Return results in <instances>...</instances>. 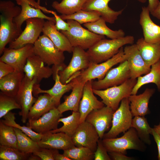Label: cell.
<instances>
[{
  "instance_id": "cell-15",
  "label": "cell",
  "mask_w": 160,
  "mask_h": 160,
  "mask_svg": "<svg viewBox=\"0 0 160 160\" xmlns=\"http://www.w3.org/2000/svg\"><path fill=\"white\" fill-rule=\"evenodd\" d=\"M131 73V78L137 79L149 72L151 67L147 65L143 58L136 44L127 46L124 48Z\"/></svg>"
},
{
  "instance_id": "cell-24",
  "label": "cell",
  "mask_w": 160,
  "mask_h": 160,
  "mask_svg": "<svg viewBox=\"0 0 160 160\" xmlns=\"http://www.w3.org/2000/svg\"><path fill=\"white\" fill-rule=\"evenodd\" d=\"M111 0H88L83 6L82 9L97 12L106 22L113 24L121 14L124 9L118 11L112 9L108 5Z\"/></svg>"
},
{
  "instance_id": "cell-7",
  "label": "cell",
  "mask_w": 160,
  "mask_h": 160,
  "mask_svg": "<svg viewBox=\"0 0 160 160\" xmlns=\"http://www.w3.org/2000/svg\"><path fill=\"white\" fill-rule=\"evenodd\" d=\"M69 25L68 31H61L67 38L73 47H79L88 49L105 36L95 33L83 27L81 24L72 20H67Z\"/></svg>"
},
{
  "instance_id": "cell-32",
  "label": "cell",
  "mask_w": 160,
  "mask_h": 160,
  "mask_svg": "<svg viewBox=\"0 0 160 160\" xmlns=\"http://www.w3.org/2000/svg\"><path fill=\"white\" fill-rule=\"evenodd\" d=\"M151 83L155 84L158 91L160 92V60L151 66L148 73L137 78V83L133 89L131 95L137 94L141 87Z\"/></svg>"
},
{
  "instance_id": "cell-44",
  "label": "cell",
  "mask_w": 160,
  "mask_h": 160,
  "mask_svg": "<svg viewBox=\"0 0 160 160\" xmlns=\"http://www.w3.org/2000/svg\"><path fill=\"white\" fill-rule=\"evenodd\" d=\"M58 150L41 148L33 153L38 156L42 160H54V155Z\"/></svg>"
},
{
  "instance_id": "cell-5",
  "label": "cell",
  "mask_w": 160,
  "mask_h": 160,
  "mask_svg": "<svg viewBox=\"0 0 160 160\" xmlns=\"http://www.w3.org/2000/svg\"><path fill=\"white\" fill-rule=\"evenodd\" d=\"M34 54L38 56L48 66L64 68V52L57 48L50 39L43 34L33 44Z\"/></svg>"
},
{
  "instance_id": "cell-21",
  "label": "cell",
  "mask_w": 160,
  "mask_h": 160,
  "mask_svg": "<svg viewBox=\"0 0 160 160\" xmlns=\"http://www.w3.org/2000/svg\"><path fill=\"white\" fill-rule=\"evenodd\" d=\"M38 143L41 148L63 151L75 146L71 137L63 132L53 133L49 132L42 134Z\"/></svg>"
},
{
  "instance_id": "cell-43",
  "label": "cell",
  "mask_w": 160,
  "mask_h": 160,
  "mask_svg": "<svg viewBox=\"0 0 160 160\" xmlns=\"http://www.w3.org/2000/svg\"><path fill=\"white\" fill-rule=\"evenodd\" d=\"M94 160H111L108 152L103 145L102 139L97 142V148L94 152Z\"/></svg>"
},
{
  "instance_id": "cell-13",
  "label": "cell",
  "mask_w": 160,
  "mask_h": 160,
  "mask_svg": "<svg viewBox=\"0 0 160 160\" xmlns=\"http://www.w3.org/2000/svg\"><path fill=\"white\" fill-rule=\"evenodd\" d=\"M33 54V44H28L16 49L6 47L0 60L10 65L15 71L23 72L27 59Z\"/></svg>"
},
{
  "instance_id": "cell-8",
  "label": "cell",
  "mask_w": 160,
  "mask_h": 160,
  "mask_svg": "<svg viewBox=\"0 0 160 160\" xmlns=\"http://www.w3.org/2000/svg\"><path fill=\"white\" fill-rule=\"evenodd\" d=\"M133 116L130 108L128 97L124 98L113 116L110 129L104 135L103 138L116 137L120 134L125 133L131 127Z\"/></svg>"
},
{
  "instance_id": "cell-23",
  "label": "cell",
  "mask_w": 160,
  "mask_h": 160,
  "mask_svg": "<svg viewBox=\"0 0 160 160\" xmlns=\"http://www.w3.org/2000/svg\"><path fill=\"white\" fill-rule=\"evenodd\" d=\"M150 13L147 7H143L140 15L139 23L143 30L145 41L150 43H156L160 42V26L153 22Z\"/></svg>"
},
{
  "instance_id": "cell-11",
  "label": "cell",
  "mask_w": 160,
  "mask_h": 160,
  "mask_svg": "<svg viewBox=\"0 0 160 160\" xmlns=\"http://www.w3.org/2000/svg\"><path fill=\"white\" fill-rule=\"evenodd\" d=\"M45 20L39 18H30L25 21L24 30L14 41L9 44V48L18 49L28 44H34L42 32Z\"/></svg>"
},
{
  "instance_id": "cell-6",
  "label": "cell",
  "mask_w": 160,
  "mask_h": 160,
  "mask_svg": "<svg viewBox=\"0 0 160 160\" xmlns=\"http://www.w3.org/2000/svg\"><path fill=\"white\" fill-rule=\"evenodd\" d=\"M137 81V79L130 78L119 85L104 89H93V90L94 94L101 98L105 105L115 111L119 107L122 100L131 95Z\"/></svg>"
},
{
  "instance_id": "cell-10",
  "label": "cell",
  "mask_w": 160,
  "mask_h": 160,
  "mask_svg": "<svg viewBox=\"0 0 160 160\" xmlns=\"http://www.w3.org/2000/svg\"><path fill=\"white\" fill-rule=\"evenodd\" d=\"M84 50L79 47H73L72 56L68 65L59 72L60 81L63 84H67L75 74L89 66L91 62Z\"/></svg>"
},
{
  "instance_id": "cell-14",
  "label": "cell",
  "mask_w": 160,
  "mask_h": 160,
  "mask_svg": "<svg viewBox=\"0 0 160 160\" xmlns=\"http://www.w3.org/2000/svg\"><path fill=\"white\" fill-rule=\"evenodd\" d=\"M71 138L75 146L86 147L94 152L100 139L95 127L85 121L80 123Z\"/></svg>"
},
{
  "instance_id": "cell-48",
  "label": "cell",
  "mask_w": 160,
  "mask_h": 160,
  "mask_svg": "<svg viewBox=\"0 0 160 160\" xmlns=\"http://www.w3.org/2000/svg\"><path fill=\"white\" fill-rule=\"evenodd\" d=\"M152 135L153 136L157 146L158 150V158L160 160V137L153 128Z\"/></svg>"
},
{
  "instance_id": "cell-47",
  "label": "cell",
  "mask_w": 160,
  "mask_h": 160,
  "mask_svg": "<svg viewBox=\"0 0 160 160\" xmlns=\"http://www.w3.org/2000/svg\"><path fill=\"white\" fill-rule=\"evenodd\" d=\"M111 160H133L135 159L133 157L127 156L126 154L119 152H108Z\"/></svg>"
},
{
  "instance_id": "cell-3",
  "label": "cell",
  "mask_w": 160,
  "mask_h": 160,
  "mask_svg": "<svg viewBox=\"0 0 160 160\" xmlns=\"http://www.w3.org/2000/svg\"><path fill=\"white\" fill-rule=\"evenodd\" d=\"M127 58L124 48L121 47L116 54L106 61L100 63L91 62L88 68L75 74L70 80L75 78L84 83L95 79L101 80L112 67L127 60Z\"/></svg>"
},
{
  "instance_id": "cell-31",
  "label": "cell",
  "mask_w": 160,
  "mask_h": 160,
  "mask_svg": "<svg viewBox=\"0 0 160 160\" xmlns=\"http://www.w3.org/2000/svg\"><path fill=\"white\" fill-rule=\"evenodd\" d=\"M106 21L102 17L94 22L84 24V26L92 32L98 35L106 36L111 39H117L125 36V33L121 29L113 31L109 28Z\"/></svg>"
},
{
  "instance_id": "cell-54",
  "label": "cell",
  "mask_w": 160,
  "mask_h": 160,
  "mask_svg": "<svg viewBox=\"0 0 160 160\" xmlns=\"http://www.w3.org/2000/svg\"><path fill=\"white\" fill-rule=\"evenodd\" d=\"M137 1H139L142 3H145L146 2L147 0H137Z\"/></svg>"
},
{
  "instance_id": "cell-37",
  "label": "cell",
  "mask_w": 160,
  "mask_h": 160,
  "mask_svg": "<svg viewBox=\"0 0 160 160\" xmlns=\"http://www.w3.org/2000/svg\"><path fill=\"white\" fill-rule=\"evenodd\" d=\"M15 113L10 111L3 117L4 119L1 121L5 124L20 130L33 140L38 143L41 140L42 134L36 132L28 126H22L17 123L15 121Z\"/></svg>"
},
{
  "instance_id": "cell-40",
  "label": "cell",
  "mask_w": 160,
  "mask_h": 160,
  "mask_svg": "<svg viewBox=\"0 0 160 160\" xmlns=\"http://www.w3.org/2000/svg\"><path fill=\"white\" fill-rule=\"evenodd\" d=\"M63 154L71 160L94 159V152L84 147H74L63 151Z\"/></svg>"
},
{
  "instance_id": "cell-42",
  "label": "cell",
  "mask_w": 160,
  "mask_h": 160,
  "mask_svg": "<svg viewBox=\"0 0 160 160\" xmlns=\"http://www.w3.org/2000/svg\"><path fill=\"white\" fill-rule=\"evenodd\" d=\"M20 105L17 102L15 97L5 95L1 92L0 93V118L3 117L12 110L21 109Z\"/></svg>"
},
{
  "instance_id": "cell-38",
  "label": "cell",
  "mask_w": 160,
  "mask_h": 160,
  "mask_svg": "<svg viewBox=\"0 0 160 160\" xmlns=\"http://www.w3.org/2000/svg\"><path fill=\"white\" fill-rule=\"evenodd\" d=\"M60 16L64 20H72L81 24L94 22L101 17L100 14L97 12L87 11L83 9L71 15H61Z\"/></svg>"
},
{
  "instance_id": "cell-35",
  "label": "cell",
  "mask_w": 160,
  "mask_h": 160,
  "mask_svg": "<svg viewBox=\"0 0 160 160\" xmlns=\"http://www.w3.org/2000/svg\"><path fill=\"white\" fill-rule=\"evenodd\" d=\"M88 0H62L60 2L53 1L52 7L61 15H69L82 9Z\"/></svg>"
},
{
  "instance_id": "cell-16",
  "label": "cell",
  "mask_w": 160,
  "mask_h": 160,
  "mask_svg": "<svg viewBox=\"0 0 160 160\" xmlns=\"http://www.w3.org/2000/svg\"><path fill=\"white\" fill-rule=\"evenodd\" d=\"M115 111L106 106L91 111L85 121L92 125L97 130L100 139H103L105 132L111 127Z\"/></svg>"
},
{
  "instance_id": "cell-30",
  "label": "cell",
  "mask_w": 160,
  "mask_h": 160,
  "mask_svg": "<svg viewBox=\"0 0 160 160\" xmlns=\"http://www.w3.org/2000/svg\"><path fill=\"white\" fill-rule=\"evenodd\" d=\"M145 62L149 67L160 60V42L148 43L143 38L138 39L136 43Z\"/></svg>"
},
{
  "instance_id": "cell-50",
  "label": "cell",
  "mask_w": 160,
  "mask_h": 160,
  "mask_svg": "<svg viewBox=\"0 0 160 160\" xmlns=\"http://www.w3.org/2000/svg\"><path fill=\"white\" fill-rule=\"evenodd\" d=\"M54 160H71L63 154H60L58 151L54 155Z\"/></svg>"
},
{
  "instance_id": "cell-22",
  "label": "cell",
  "mask_w": 160,
  "mask_h": 160,
  "mask_svg": "<svg viewBox=\"0 0 160 160\" xmlns=\"http://www.w3.org/2000/svg\"><path fill=\"white\" fill-rule=\"evenodd\" d=\"M32 0H16L17 3L21 6V10L14 19V22L18 29L22 31L21 26L24 21L29 19L39 18L52 21L55 23V18L45 15L39 8H34L30 6V2Z\"/></svg>"
},
{
  "instance_id": "cell-49",
  "label": "cell",
  "mask_w": 160,
  "mask_h": 160,
  "mask_svg": "<svg viewBox=\"0 0 160 160\" xmlns=\"http://www.w3.org/2000/svg\"><path fill=\"white\" fill-rule=\"evenodd\" d=\"M148 7L150 12H153L158 6L160 1L159 0H148Z\"/></svg>"
},
{
  "instance_id": "cell-52",
  "label": "cell",
  "mask_w": 160,
  "mask_h": 160,
  "mask_svg": "<svg viewBox=\"0 0 160 160\" xmlns=\"http://www.w3.org/2000/svg\"><path fill=\"white\" fill-rule=\"evenodd\" d=\"M40 160L41 159L37 156L31 153L30 155L28 160Z\"/></svg>"
},
{
  "instance_id": "cell-53",
  "label": "cell",
  "mask_w": 160,
  "mask_h": 160,
  "mask_svg": "<svg viewBox=\"0 0 160 160\" xmlns=\"http://www.w3.org/2000/svg\"><path fill=\"white\" fill-rule=\"evenodd\" d=\"M153 128L160 137V122L158 125H154Z\"/></svg>"
},
{
  "instance_id": "cell-12",
  "label": "cell",
  "mask_w": 160,
  "mask_h": 160,
  "mask_svg": "<svg viewBox=\"0 0 160 160\" xmlns=\"http://www.w3.org/2000/svg\"><path fill=\"white\" fill-rule=\"evenodd\" d=\"M36 83V79H30L25 74L15 98L21 109L19 113L21 116V121L25 123L27 119L29 110L36 101L37 98L33 96V86Z\"/></svg>"
},
{
  "instance_id": "cell-33",
  "label": "cell",
  "mask_w": 160,
  "mask_h": 160,
  "mask_svg": "<svg viewBox=\"0 0 160 160\" xmlns=\"http://www.w3.org/2000/svg\"><path fill=\"white\" fill-rule=\"evenodd\" d=\"M131 127L135 129L139 138L144 143L148 145L151 144L150 135H152L153 128L151 127L145 116H134Z\"/></svg>"
},
{
  "instance_id": "cell-4",
  "label": "cell",
  "mask_w": 160,
  "mask_h": 160,
  "mask_svg": "<svg viewBox=\"0 0 160 160\" xmlns=\"http://www.w3.org/2000/svg\"><path fill=\"white\" fill-rule=\"evenodd\" d=\"M102 140L108 152H119L126 154L127 150L143 152L146 148L145 144L140 139L136 130L132 127H131L120 137L103 138Z\"/></svg>"
},
{
  "instance_id": "cell-51",
  "label": "cell",
  "mask_w": 160,
  "mask_h": 160,
  "mask_svg": "<svg viewBox=\"0 0 160 160\" xmlns=\"http://www.w3.org/2000/svg\"><path fill=\"white\" fill-rule=\"evenodd\" d=\"M150 14L153 16L160 20V1L156 9Z\"/></svg>"
},
{
  "instance_id": "cell-34",
  "label": "cell",
  "mask_w": 160,
  "mask_h": 160,
  "mask_svg": "<svg viewBox=\"0 0 160 160\" xmlns=\"http://www.w3.org/2000/svg\"><path fill=\"white\" fill-rule=\"evenodd\" d=\"M59 121L63 123V126L49 132L53 133L64 132L72 137L80 124V113L79 111H73L71 115L66 117L60 118Z\"/></svg>"
},
{
  "instance_id": "cell-26",
  "label": "cell",
  "mask_w": 160,
  "mask_h": 160,
  "mask_svg": "<svg viewBox=\"0 0 160 160\" xmlns=\"http://www.w3.org/2000/svg\"><path fill=\"white\" fill-rule=\"evenodd\" d=\"M74 82L72 92L68 95L65 96L64 101L57 107L59 111L62 113L71 110L73 111H79V106L82 98L85 83L78 81L75 78H72Z\"/></svg>"
},
{
  "instance_id": "cell-19",
  "label": "cell",
  "mask_w": 160,
  "mask_h": 160,
  "mask_svg": "<svg viewBox=\"0 0 160 160\" xmlns=\"http://www.w3.org/2000/svg\"><path fill=\"white\" fill-rule=\"evenodd\" d=\"M62 113L57 108L50 110L38 119L28 121L27 125L36 132L43 134L57 128Z\"/></svg>"
},
{
  "instance_id": "cell-41",
  "label": "cell",
  "mask_w": 160,
  "mask_h": 160,
  "mask_svg": "<svg viewBox=\"0 0 160 160\" xmlns=\"http://www.w3.org/2000/svg\"><path fill=\"white\" fill-rule=\"evenodd\" d=\"M31 154L12 147L0 145V160H28Z\"/></svg>"
},
{
  "instance_id": "cell-18",
  "label": "cell",
  "mask_w": 160,
  "mask_h": 160,
  "mask_svg": "<svg viewBox=\"0 0 160 160\" xmlns=\"http://www.w3.org/2000/svg\"><path fill=\"white\" fill-rule=\"evenodd\" d=\"M44 64L38 56L32 55L28 58L24 67L25 75L30 79H35L36 84H39L43 79H48L53 74L52 68Z\"/></svg>"
},
{
  "instance_id": "cell-20",
  "label": "cell",
  "mask_w": 160,
  "mask_h": 160,
  "mask_svg": "<svg viewBox=\"0 0 160 160\" xmlns=\"http://www.w3.org/2000/svg\"><path fill=\"white\" fill-rule=\"evenodd\" d=\"M92 81L86 82L84 85L78 111L80 114V123L85 121L87 116L92 111L100 108L105 106L103 102L98 100L94 95Z\"/></svg>"
},
{
  "instance_id": "cell-9",
  "label": "cell",
  "mask_w": 160,
  "mask_h": 160,
  "mask_svg": "<svg viewBox=\"0 0 160 160\" xmlns=\"http://www.w3.org/2000/svg\"><path fill=\"white\" fill-rule=\"evenodd\" d=\"M131 78V73L127 60L111 68L102 79L92 81L93 89L101 90L120 85Z\"/></svg>"
},
{
  "instance_id": "cell-25",
  "label": "cell",
  "mask_w": 160,
  "mask_h": 160,
  "mask_svg": "<svg viewBox=\"0 0 160 160\" xmlns=\"http://www.w3.org/2000/svg\"><path fill=\"white\" fill-rule=\"evenodd\" d=\"M155 92V89L146 88L141 94L129 96L130 110L133 116H145L149 113V100Z\"/></svg>"
},
{
  "instance_id": "cell-27",
  "label": "cell",
  "mask_w": 160,
  "mask_h": 160,
  "mask_svg": "<svg viewBox=\"0 0 160 160\" xmlns=\"http://www.w3.org/2000/svg\"><path fill=\"white\" fill-rule=\"evenodd\" d=\"M55 24L52 21H45L42 30L43 34L47 36L61 51L72 52L73 47L66 36L56 28Z\"/></svg>"
},
{
  "instance_id": "cell-46",
  "label": "cell",
  "mask_w": 160,
  "mask_h": 160,
  "mask_svg": "<svg viewBox=\"0 0 160 160\" xmlns=\"http://www.w3.org/2000/svg\"><path fill=\"white\" fill-rule=\"evenodd\" d=\"M15 71L10 65L0 60V79Z\"/></svg>"
},
{
  "instance_id": "cell-2",
  "label": "cell",
  "mask_w": 160,
  "mask_h": 160,
  "mask_svg": "<svg viewBox=\"0 0 160 160\" xmlns=\"http://www.w3.org/2000/svg\"><path fill=\"white\" fill-rule=\"evenodd\" d=\"M134 38L131 35L114 39L100 40L87 52L91 62L100 63L106 61L116 54L124 46L133 44Z\"/></svg>"
},
{
  "instance_id": "cell-17",
  "label": "cell",
  "mask_w": 160,
  "mask_h": 160,
  "mask_svg": "<svg viewBox=\"0 0 160 160\" xmlns=\"http://www.w3.org/2000/svg\"><path fill=\"white\" fill-rule=\"evenodd\" d=\"M53 77L55 84L50 89L44 90L41 89L39 84H35L33 88V94L36 97L39 96L40 93H47L50 95L55 100L58 106L60 104V100L63 95L65 93L72 90L74 83L71 80L68 83L64 84L60 81L59 71L63 68L62 67H55L53 66Z\"/></svg>"
},
{
  "instance_id": "cell-36",
  "label": "cell",
  "mask_w": 160,
  "mask_h": 160,
  "mask_svg": "<svg viewBox=\"0 0 160 160\" xmlns=\"http://www.w3.org/2000/svg\"><path fill=\"white\" fill-rule=\"evenodd\" d=\"M14 130L17 137V148L18 150L25 153H33L40 148L38 143L21 130L16 128H14Z\"/></svg>"
},
{
  "instance_id": "cell-29",
  "label": "cell",
  "mask_w": 160,
  "mask_h": 160,
  "mask_svg": "<svg viewBox=\"0 0 160 160\" xmlns=\"http://www.w3.org/2000/svg\"><path fill=\"white\" fill-rule=\"evenodd\" d=\"M23 71H14L0 79L1 92L8 96L16 97L25 76Z\"/></svg>"
},
{
  "instance_id": "cell-39",
  "label": "cell",
  "mask_w": 160,
  "mask_h": 160,
  "mask_svg": "<svg viewBox=\"0 0 160 160\" xmlns=\"http://www.w3.org/2000/svg\"><path fill=\"white\" fill-rule=\"evenodd\" d=\"M1 145L17 148V138L14 128L0 121Z\"/></svg>"
},
{
  "instance_id": "cell-55",
  "label": "cell",
  "mask_w": 160,
  "mask_h": 160,
  "mask_svg": "<svg viewBox=\"0 0 160 160\" xmlns=\"http://www.w3.org/2000/svg\"></svg>"
},
{
  "instance_id": "cell-1",
  "label": "cell",
  "mask_w": 160,
  "mask_h": 160,
  "mask_svg": "<svg viewBox=\"0 0 160 160\" xmlns=\"http://www.w3.org/2000/svg\"><path fill=\"white\" fill-rule=\"evenodd\" d=\"M21 10V8L11 1H0V55L3 54L7 45L15 40L22 32L13 21Z\"/></svg>"
},
{
  "instance_id": "cell-28",
  "label": "cell",
  "mask_w": 160,
  "mask_h": 160,
  "mask_svg": "<svg viewBox=\"0 0 160 160\" xmlns=\"http://www.w3.org/2000/svg\"><path fill=\"white\" fill-rule=\"evenodd\" d=\"M54 99L50 95L44 93L37 99L30 108L28 116V121L36 120L50 110L57 107Z\"/></svg>"
},
{
  "instance_id": "cell-45",
  "label": "cell",
  "mask_w": 160,
  "mask_h": 160,
  "mask_svg": "<svg viewBox=\"0 0 160 160\" xmlns=\"http://www.w3.org/2000/svg\"><path fill=\"white\" fill-rule=\"evenodd\" d=\"M51 13L55 17V26L57 30L59 31H68L69 30V25L68 22H65L55 12L51 10Z\"/></svg>"
}]
</instances>
